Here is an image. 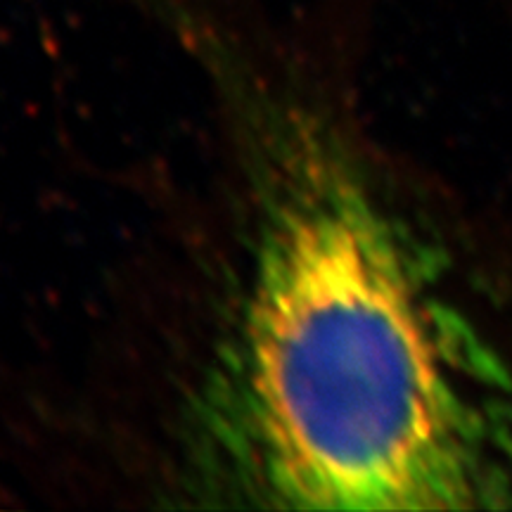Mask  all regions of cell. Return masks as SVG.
<instances>
[{"mask_svg": "<svg viewBox=\"0 0 512 512\" xmlns=\"http://www.w3.org/2000/svg\"><path fill=\"white\" fill-rule=\"evenodd\" d=\"M456 342L373 197L316 150L268 211L233 415L268 494L297 508H470L489 494Z\"/></svg>", "mask_w": 512, "mask_h": 512, "instance_id": "6da1fadb", "label": "cell"}]
</instances>
